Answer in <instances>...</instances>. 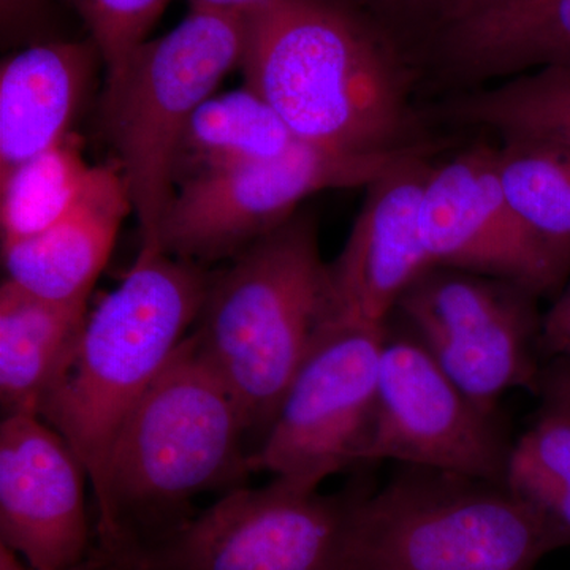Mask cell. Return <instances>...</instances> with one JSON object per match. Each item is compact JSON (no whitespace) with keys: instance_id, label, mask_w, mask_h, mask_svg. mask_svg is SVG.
Returning a JSON list of instances; mask_svg holds the SVG:
<instances>
[{"instance_id":"obj_2","label":"cell","mask_w":570,"mask_h":570,"mask_svg":"<svg viewBox=\"0 0 570 570\" xmlns=\"http://www.w3.org/2000/svg\"><path fill=\"white\" fill-rule=\"evenodd\" d=\"M245 411L198 347L183 341L116 434L96 499L94 546L148 551L186 527L193 499L250 472Z\"/></svg>"},{"instance_id":"obj_15","label":"cell","mask_w":570,"mask_h":570,"mask_svg":"<svg viewBox=\"0 0 570 570\" xmlns=\"http://www.w3.org/2000/svg\"><path fill=\"white\" fill-rule=\"evenodd\" d=\"M132 212L118 164L94 165L70 212L40 234L2 243L6 281L48 302L88 303Z\"/></svg>"},{"instance_id":"obj_3","label":"cell","mask_w":570,"mask_h":570,"mask_svg":"<svg viewBox=\"0 0 570 570\" xmlns=\"http://www.w3.org/2000/svg\"><path fill=\"white\" fill-rule=\"evenodd\" d=\"M212 276L204 265L141 246L121 284L86 314L39 415L75 450L94 494L124 420L197 324Z\"/></svg>"},{"instance_id":"obj_20","label":"cell","mask_w":570,"mask_h":570,"mask_svg":"<svg viewBox=\"0 0 570 570\" xmlns=\"http://www.w3.org/2000/svg\"><path fill=\"white\" fill-rule=\"evenodd\" d=\"M445 112L468 126L508 138L554 142L570 149V69H540L466 89Z\"/></svg>"},{"instance_id":"obj_17","label":"cell","mask_w":570,"mask_h":570,"mask_svg":"<svg viewBox=\"0 0 570 570\" xmlns=\"http://www.w3.org/2000/svg\"><path fill=\"white\" fill-rule=\"evenodd\" d=\"M102 56L91 39L37 41L0 69V175L71 134Z\"/></svg>"},{"instance_id":"obj_28","label":"cell","mask_w":570,"mask_h":570,"mask_svg":"<svg viewBox=\"0 0 570 570\" xmlns=\"http://www.w3.org/2000/svg\"><path fill=\"white\" fill-rule=\"evenodd\" d=\"M71 570H153L138 551H110L94 546L81 564Z\"/></svg>"},{"instance_id":"obj_13","label":"cell","mask_w":570,"mask_h":570,"mask_svg":"<svg viewBox=\"0 0 570 570\" xmlns=\"http://www.w3.org/2000/svg\"><path fill=\"white\" fill-rule=\"evenodd\" d=\"M88 472L75 450L37 414L0 425V543L33 570H71L91 553Z\"/></svg>"},{"instance_id":"obj_30","label":"cell","mask_w":570,"mask_h":570,"mask_svg":"<svg viewBox=\"0 0 570 570\" xmlns=\"http://www.w3.org/2000/svg\"><path fill=\"white\" fill-rule=\"evenodd\" d=\"M272 2L273 0H189L190 9L223 11L245 18L253 17Z\"/></svg>"},{"instance_id":"obj_6","label":"cell","mask_w":570,"mask_h":570,"mask_svg":"<svg viewBox=\"0 0 570 570\" xmlns=\"http://www.w3.org/2000/svg\"><path fill=\"white\" fill-rule=\"evenodd\" d=\"M550 551L542 519L508 487L406 466L360 491L346 570H532Z\"/></svg>"},{"instance_id":"obj_10","label":"cell","mask_w":570,"mask_h":570,"mask_svg":"<svg viewBox=\"0 0 570 570\" xmlns=\"http://www.w3.org/2000/svg\"><path fill=\"white\" fill-rule=\"evenodd\" d=\"M517 285L433 266L397 307L439 367L483 411L513 389L538 392L532 343L540 333L530 299Z\"/></svg>"},{"instance_id":"obj_12","label":"cell","mask_w":570,"mask_h":570,"mask_svg":"<svg viewBox=\"0 0 570 570\" xmlns=\"http://www.w3.org/2000/svg\"><path fill=\"white\" fill-rule=\"evenodd\" d=\"M420 232L433 266L504 281L532 296L558 291L570 275V245L543 238L517 216L491 146L431 167Z\"/></svg>"},{"instance_id":"obj_25","label":"cell","mask_w":570,"mask_h":570,"mask_svg":"<svg viewBox=\"0 0 570 570\" xmlns=\"http://www.w3.org/2000/svg\"><path fill=\"white\" fill-rule=\"evenodd\" d=\"M414 55L423 56L456 13L459 0H343Z\"/></svg>"},{"instance_id":"obj_22","label":"cell","mask_w":570,"mask_h":570,"mask_svg":"<svg viewBox=\"0 0 570 570\" xmlns=\"http://www.w3.org/2000/svg\"><path fill=\"white\" fill-rule=\"evenodd\" d=\"M494 164L517 216L543 238L570 245V149L508 138L494 149Z\"/></svg>"},{"instance_id":"obj_19","label":"cell","mask_w":570,"mask_h":570,"mask_svg":"<svg viewBox=\"0 0 570 570\" xmlns=\"http://www.w3.org/2000/svg\"><path fill=\"white\" fill-rule=\"evenodd\" d=\"M287 124L249 86L214 94L195 111L175 160V190L197 176L275 159L298 145Z\"/></svg>"},{"instance_id":"obj_32","label":"cell","mask_w":570,"mask_h":570,"mask_svg":"<svg viewBox=\"0 0 570 570\" xmlns=\"http://www.w3.org/2000/svg\"><path fill=\"white\" fill-rule=\"evenodd\" d=\"M491 2H494V0H459V6H456V13L455 17H453V20H455V18L463 17V14L469 13V11L482 9V7L489 6Z\"/></svg>"},{"instance_id":"obj_16","label":"cell","mask_w":570,"mask_h":570,"mask_svg":"<svg viewBox=\"0 0 570 570\" xmlns=\"http://www.w3.org/2000/svg\"><path fill=\"white\" fill-rule=\"evenodd\" d=\"M441 75L480 88L540 69H570V0H494L428 43Z\"/></svg>"},{"instance_id":"obj_8","label":"cell","mask_w":570,"mask_h":570,"mask_svg":"<svg viewBox=\"0 0 570 570\" xmlns=\"http://www.w3.org/2000/svg\"><path fill=\"white\" fill-rule=\"evenodd\" d=\"M387 332L328 317L250 453V471L317 490L325 479L365 463Z\"/></svg>"},{"instance_id":"obj_1","label":"cell","mask_w":570,"mask_h":570,"mask_svg":"<svg viewBox=\"0 0 570 570\" xmlns=\"http://www.w3.org/2000/svg\"><path fill=\"white\" fill-rule=\"evenodd\" d=\"M417 58L343 0H273L247 18L242 70L296 140L389 154L428 145L412 102Z\"/></svg>"},{"instance_id":"obj_9","label":"cell","mask_w":570,"mask_h":570,"mask_svg":"<svg viewBox=\"0 0 570 570\" xmlns=\"http://www.w3.org/2000/svg\"><path fill=\"white\" fill-rule=\"evenodd\" d=\"M360 491L322 494L275 479L236 487L156 549L153 570H346Z\"/></svg>"},{"instance_id":"obj_26","label":"cell","mask_w":570,"mask_h":570,"mask_svg":"<svg viewBox=\"0 0 570 570\" xmlns=\"http://www.w3.org/2000/svg\"><path fill=\"white\" fill-rule=\"evenodd\" d=\"M539 343L547 354L570 360V284L540 322Z\"/></svg>"},{"instance_id":"obj_23","label":"cell","mask_w":570,"mask_h":570,"mask_svg":"<svg viewBox=\"0 0 570 570\" xmlns=\"http://www.w3.org/2000/svg\"><path fill=\"white\" fill-rule=\"evenodd\" d=\"M504 485L542 519L553 551L570 547V420L543 407L513 444Z\"/></svg>"},{"instance_id":"obj_4","label":"cell","mask_w":570,"mask_h":570,"mask_svg":"<svg viewBox=\"0 0 570 570\" xmlns=\"http://www.w3.org/2000/svg\"><path fill=\"white\" fill-rule=\"evenodd\" d=\"M330 317L316 217L298 212L213 272L195 324L198 347L266 433Z\"/></svg>"},{"instance_id":"obj_21","label":"cell","mask_w":570,"mask_h":570,"mask_svg":"<svg viewBox=\"0 0 570 570\" xmlns=\"http://www.w3.org/2000/svg\"><path fill=\"white\" fill-rule=\"evenodd\" d=\"M82 141L71 132L58 145L0 175L2 243L40 234L70 212L91 175Z\"/></svg>"},{"instance_id":"obj_7","label":"cell","mask_w":570,"mask_h":570,"mask_svg":"<svg viewBox=\"0 0 570 570\" xmlns=\"http://www.w3.org/2000/svg\"><path fill=\"white\" fill-rule=\"evenodd\" d=\"M433 153L347 154L299 141L275 159L187 179L176 187L156 247L198 265L234 258L330 189L367 187L396 165Z\"/></svg>"},{"instance_id":"obj_14","label":"cell","mask_w":570,"mask_h":570,"mask_svg":"<svg viewBox=\"0 0 570 570\" xmlns=\"http://www.w3.org/2000/svg\"><path fill=\"white\" fill-rule=\"evenodd\" d=\"M430 154L404 160L365 187L346 245L328 265L330 317L387 328L401 296L433 268L420 232Z\"/></svg>"},{"instance_id":"obj_29","label":"cell","mask_w":570,"mask_h":570,"mask_svg":"<svg viewBox=\"0 0 570 570\" xmlns=\"http://www.w3.org/2000/svg\"><path fill=\"white\" fill-rule=\"evenodd\" d=\"M45 0H0V22L3 36L29 28L43 14Z\"/></svg>"},{"instance_id":"obj_31","label":"cell","mask_w":570,"mask_h":570,"mask_svg":"<svg viewBox=\"0 0 570 570\" xmlns=\"http://www.w3.org/2000/svg\"><path fill=\"white\" fill-rule=\"evenodd\" d=\"M0 570H33L20 554L0 543Z\"/></svg>"},{"instance_id":"obj_5","label":"cell","mask_w":570,"mask_h":570,"mask_svg":"<svg viewBox=\"0 0 570 570\" xmlns=\"http://www.w3.org/2000/svg\"><path fill=\"white\" fill-rule=\"evenodd\" d=\"M247 18L190 9L170 32L138 45L105 75L100 122L129 187L141 246L157 230L175 195V160L195 111L242 67Z\"/></svg>"},{"instance_id":"obj_11","label":"cell","mask_w":570,"mask_h":570,"mask_svg":"<svg viewBox=\"0 0 570 570\" xmlns=\"http://www.w3.org/2000/svg\"><path fill=\"white\" fill-rule=\"evenodd\" d=\"M513 444L412 336H385L365 463L453 472L504 485Z\"/></svg>"},{"instance_id":"obj_24","label":"cell","mask_w":570,"mask_h":570,"mask_svg":"<svg viewBox=\"0 0 570 570\" xmlns=\"http://www.w3.org/2000/svg\"><path fill=\"white\" fill-rule=\"evenodd\" d=\"M89 39L102 56L105 75L118 69L127 56L148 40L149 32L170 0H71Z\"/></svg>"},{"instance_id":"obj_27","label":"cell","mask_w":570,"mask_h":570,"mask_svg":"<svg viewBox=\"0 0 570 570\" xmlns=\"http://www.w3.org/2000/svg\"><path fill=\"white\" fill-rule=\"evenodd\" d=\"M538 392L543 397V407L570 420V360L561 358L557 365L542 371Z\"/></svg>"},{"instance_id":"obj_18","label":"cell","mask_w":570,"mask_h":570,"mask_svg":"<svg viewBox=\"0 0 570 570\" xmlns=\"http://www.w3.org/2000/svg\"><path fill=\"white\" fill-rule=\"evenodd\" d=\"M88 303L48 302L3 279L0 287V403L3 414H37L61 376Z\"/></svg>"}]
</instances>
